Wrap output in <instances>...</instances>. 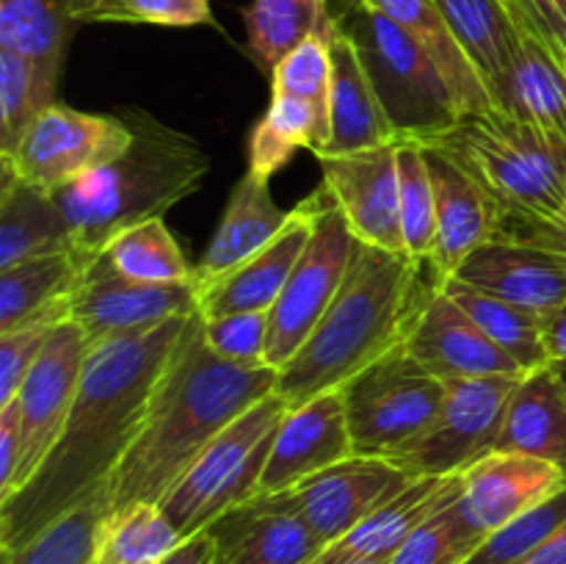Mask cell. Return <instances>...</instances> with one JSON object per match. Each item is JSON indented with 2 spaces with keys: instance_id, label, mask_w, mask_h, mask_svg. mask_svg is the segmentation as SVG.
<instances>
[{
  "instance_id": "6da1fadb",
  "label": "cell",
  "mask_w": 566,
  "mask_h": 564,
  "mask_svg": "<svg viewBox=\"0 0 566 564\" xmlns=\"http://www.w3.org/2000/svg\"><path fill=\"white\" fill-rule=\"evenodd\" d=\"M193 315L92 341L64 431L28 484L0 503V553L17 551L50 520L108 484L142 431Z\"/></svg>"
},
{
  "instance_id": "7a4b0ae2",
  "label": "cell",
  "mask_w": 566,
  "mask_h": 564,
  "mask_svg": "<svg viewBox=\"0 0 566 564\" xmlns=\"http://www.w3.org/2000/svg\"><path fill=\"white\" fill-rule=\"evenodd\" d=\"M276 370L216 357L193 315L158 382L147 420L111 476V514L136 503H160L193 459L238 415L274 393Z\"/></svg>"
},
{
  "instance_id": "3957f363",
  "label": "cell",
  "mask_w": 566,
  "mask_h": 564,
  "mask_svg": "<svg viewBox=\"0 0 566 564\" xmlns=\"http://www.w3.org/2000/svg\"><path fill=\"white\" fill-rule=\"evenodd\" d=\"M423 265L429 263L354 241L346 280L329 310L291 363L276 370L274 393L287 407L340 390L370 365L403 348L420 307L440 285L423 280Z\"/></svg>"
},
{
  "instance_id": "277c9868",
  "label": "cell",
  "mask_w": 566,
  "mask_h": 564,
  "mask_svg": "<svg viewBox=\"0 0 566 564\" xmlns=\"http://www.w3.org/2000/svg\"><path fill=\"white\" fill-rule=\"evenodd\" d=\"M415 144L451 160L486 194L495 238L566 247V153L536 127L497 111L464 114Z\"/></svg>"
},
{
  "instance_id": "5b68a950",
  "label": "cell",
  "mask_w": 566,
  "mask_h": 564,
  "mask_svg": "<svg viewBox=\"0 0 566 564\" xmlns=\"http://www.w3.org/2000/svg\"><path fill=\"white\" fill-rule=\"evenodd\" d=\"M133 144L94 175L53 194L75 236V252L97 263L122 230L147 219H164L169 208L199 191L210 160L186 133L144 111H125Z\"/></svg>"
},
{
  "instance_id": "8992f818",
  "label": "cell",
  "mask_w": 566,
  "mask_h": 564,
  "mask_svg": "<svg viewBox=\"0 0 566 564\" xmlns=\"http://www.w3.org/2000/svg\"><path fill=\"white\" fill-rule=\"evenodd\" d=\"M287 409L291 407L280 393L260 398L213 437L180 481L166 492L160 509L182 540L213 529L221 518L260 495L271 446Z\"/></svg>"
},
{
  "instance_id": "52a82bcc",
  "label": "cell",
  "mask_w": 566,
  "mask_h": 564,
  "mask_svg": "<svg viewBox=\"0 0 566 564\" xmlns=\"http://www.w3.org/2000/svg\"><path fill=\"white\" fill-rule=\"evenodd\" d=\"M337 22L357 42L401 142L434 136L462 116L440 66L401 25L357 0H346Z\"/></svg>"
},
{
  "instance_id": "ba28073f",
  "label": "cell",
  "mask_w": 566,
  "mask_h": 564,
  "mask_svg": "<svg viewBox=\"0 0 566 564\" xmlns=\"http://www.w3.org/2000/svg\"><path fill=\"white\" fill-rule=\"evenodd\" d=\"M310 202L315 213L313 236L293 265L280 299L269 310V341H265L263 363L274 370L291 363L293 354L304 346V341L324 318L346 280L354 241H357L324 188L310 194Z\"/></svg>"
},
{
  "instance_id": "9c48e42d",
  "label": "cell",
  "mask_w": 566,
  "mask_h": 564,
  "mask_svg": "<svg viewBox=\"0 0 566 564\" xmlns=\"http://www.w3.org/2000/svg\"><path fill=\"white\" fill-rule=\"evenodd\" d=\"M517 385L514 376L448 379L446 401L434 420L385 459L412 479L462 476L495 451L503 412Z\"/></svg>"
},
{
  "instance_id": "30bf717a",
  "label": "cell",
  "mask_w": 566,
  "mask_h": 564,
  "mask_svg": "<svg viewBox=\"0 0 566 564\" xmlns=\"http://www.w3.org/2000/svg\"><path fill=\"white\" fill-rule=\"evenodd\" d=\"M130 144L133 127L125 116L86 114L55 103L39 111L14 153L0 155V166L28 186L55 194L108 166Z\"/></svg>"
},
{
  "instance_id": "8fae6325",
  "label": "cell",
  "mask_w": 566,
  "mask_h": 564,
  "mask_svg": "<svg viewBox=\"0 0 566 564\" xmlns=\"http://www.w3.org/2000/svg\"><path fill=\"white\" fill-rule=\"evenodd\" d=\"M343 390L359 457H390L420 435L446 401V382L420 368L403 348L370 365Z\"/></svg>"
},
{
  "instance_id": "7c38bea8",
  "label": "cell",
  "mask_w": 566,
  "mask_h": 564,
  "mask_svg": "<svg viewBox=\"0 0 566 564\" xmlns=\"http://www.w3.org/2000/svg\"><path fill=\"white\" fill-rule=\"evenodd\" d=\"M92 341L75 321H64L50 332L42 354L22 379L20 390L11 401L17 404V435H20V468H17L14 487L9 498L20 487L28 484L50 448L61 437L81 385L83 363ZM3 498V501H9ZM0 501V503H3Z\"/></svg>"
},
{
  "instance_id": "4fadbf2b",
  "label": "cell",
  "mask_w": 566,
  "mask_h": 564,
  "mask_svg": "<svg viewBox=\"0 0 566 564\" xmlns=\"http://www.w3.org/2000/svg\"><path fill=\"white\" fill-rule=\"evenodd\" d=\"M409 481H415L412 476L396 468L390 459L354 453L298 481L291 490L263 495L260 501L302 518L324 545H332L343 534H348L359 520L398 495Z\"/></svg>"
},
{
  "instance_id": "5bb4252c",
  "label": "cell",
  "mask_w": 566,
  "mask_h": 564,
  "mask_svg": "<svg viewBox=\"0 0 566 564\" xmlns=\"http://www.w3.org/2000/svg\"><path fill=\"white\" fill-rule=\"evenodd\" d=\"M398 144L318 155V164L321 188L337 205L354 238L385 252L407 254L398 216Z\"/></svg>"
},
{
  "instance_id": "9a60e30c",
  "label": "cell",
  "mask_w": 566,
  "mask_h": 564,
  "mask_svg": "<svg viewBox=\"0 0 566 564\" xmlns=\"http://www.w3.org/2000/svg\"><path fill=\"white\" fill-rule=\"evenodd\" d=\"M451 280L545 321L566 302V247L495 238L475 249Z\"/></svg>"
},
{
  "instance_id": "2e32d148",
  "label": "cell",
  "mask_w": 566,
  "mask_h": 564,
  "mask_svg": "<svg viewBox=\"0 0 566 564\" xmlns=\"http://www.w3.org/2000/svg\"><path fill=\"white\" fill-rule=\"evenodd\" d=\"M403 352L437 379H481V376H514L525 370L497 348L475 321L453 302L440 285L429 293L409 330Z\"/></svg>"
},
{
  "instance_id": "e0dca14e",
  "label": "cell",
  "mask_w": 566,
  "mask_h": 564,
  "mask_svg": "<svg viewBox=\"0 0 566 564\" xmlns=\"http://www.w3.org/2000/svg\"><path fill=\"white\" fill-rule=\"evenodd\" d=\"M193 313H199L197 285H142L116 276L99 260L72 293L70 304V321L86 332L88 341L153 330Z\"/></svg>"
},
{
  "instance_id": "ac0fdd59",
  "label": "cell",
  "mask_w": 566,
  "mask_h": 564,
  "mask_svg": "<svg viewBox=\"0 0 566 564\" xmlns=\"http://www.w3.org/2000/svg\"><path fill=\"white\" fill-rule=\"evenodd\" d=\"M354 457L346 390H329L287 409L276 429L260 495H276L343 459Z\"/></svg>"
},
{
  "instance_id": "d6986e66",
  "label": "cell",
  "mask_w": 566,
  "mask_h": 564,
  "mask_svg": "<svg viewBox=\"0 0 566 564\" xmlns=\"http://www.w3.org/2000/svg\"><path fill=\"white\" fill-rule=\"evenodd\" d=\"M564 487L566 470L558 464L525 453L492 451L462 473L457 509L475 534L486 536Z\"/></svg>"
},
{
  "instance_id": "ffe728a7",
  "label": "cell",
  "mask_w": 566,
  "mask_h": 564,
  "mask_svg": "<svg viewBox=\"0 0 566 564\" xmlns=\"http://www.w3.org/2000/svg\"><path fill=\"white\" fill-rule=\"evenodd\" d=\"M313 202L307 197L291 210V221L269 247L243 260L230 274L219 276L210 285L197 288L199 315L219 318V315L230 313H260V310L269 313L280 299L293 265L302 258L310 236H313Z\"/></svg>"
},
{
  "instance_id": "44dd1931",
  "label": "cell",
  "mask_w": 566,
  "mask_h": 564,
  "mask_svg": "<svg viewBox=\"0 0 566 564\" xmlns=\"http://www.w3.org/2000/svg\"><path fill=\"white\" fill-rule=\"evenodd\" d=\"M462 476H420L409 481L398 495L381 503L376 512L359 520L348 534L326 545L310 564H354L390 562L398 547L434 512L457 501Z\"/></svg>"
},
{
  "instance_id": "7402d4cb",
  "label": "cell",
  "mask_w": 566,
  "mask_h": 564,
  "mask_svg": "<svg viewBox=\"0 0 566 564\" xmlns=\"http://www.w3.org/2000/svg\"><path fill=\"white\" fill-rule=\"evenodd\" d=\"M329 130V147L321 155H346L401 142L357 42L343 31L340 22L332 33Z\"/></svg>"
},
{
  "instance_id": "603a6c76",
  "label": "cell",
  "mask_w": 566,
  "mask_h": 564,
  "mask_svg": "<svg viewBox=\"0 0 566 564\" xmlns=\"http://www.w3.org/2000/svg\"><path fill=\"white\" fill-rule=\"evenodd\" d=\"M514 36L512 70H509L503 114L536 127L566 153V75L536 31L523 0L512 11Z\"/></svg>"
},
{
  "instance_id": "cb8c5ba5",
  "label": "cell",
  "mask_w": 566,
  "mask_h": 564,
  "mask_svg": "<svg viewBox=\"0 0 566 564\" xmlns=\"http://www.w3.org/2000/svg\"><path fill=\"white\" fill-rule=\"evenodd\" d=\"M426 155L437 202L429 269L437 280L446 282L475 249L497 236V213L486 194L459 166L431 149H426Z\"/></svg>"
},
{
  "instance_id": "d4e9b609",
  "label": "cell",
  "mask_w": 566,
  "mask_h": 564,
  "mask_svg": "<svg viewBox=\"0 0 566 564\" xmlns=\"http://www.w3.org/2000/svg\"><path fill=\"white\" fill-rule=\"evenodd\" d=\"M287 221H291V210H282L274 202L271 180L247 171L232 188L219 227L199 263L193 265V285H210L219 276L230 274L243 260L269 247L285 230Z\"/></svg>"
},
{
  "instance_id": "484cf974",
  "label": "cell",
  "mask_w": 566,
  "mask_h": 564,
  "mask_svg": "<svg viewBox=\"0 0 566 564\" xmlns=\"http://www.w3.org/2000/svg\"><path fill=\"white\" fill-rule=\"evenodd\" d=\"M216 564H310L324 542L285 509L252 501L213 525Z\"/></svg>"
},
{
  "instance_id": "4316f807",
  "label": "cell",
  "mask_w": 566,
  "mask_h": 564,
  "mask_svg": "<svg viewBox=\"0 0 566 564\" xmlns=\"http://www.w3.org/2000/svg\"><path fill=\"white\" fill-rule=\"evenodd\" d=\"M495 451L525 453L566 470V385L556 365L531 370L514 387Z\"/></svg>"
},
{
  "instance_id": "83f0119b",
  "label": "cell",
  "mask_w": 566,
  "mask_h": 564,
  "mask_svg": "<svg viewBox=\"0 0 566 564\" xmlns=\"http://www.w3.org/2000/svg\"><path fill=\"white\" fill-rule=\"evenodd\" d=\"M357 3L368 6L396 25H401L434 59L448 88H451L459 114H492V111H497L484 77L475 70L470 55L464 53L459 39L453 36L451 25L440 14L434 0H357Z\"/></svg>"
},
{
  "instance_id": "f1b7e54d",
  "label": "cell",
  "mask_w": 566,
  "mask_h": 564,
  "mask_svg": "<svg viewBox=\"0 0 566 564\" xmlns=\"http://www.w3.org/2000/svg\"><path fill=\"white\" fill-rule=\"evenodd\" d=\"M59 252H75V236L53 194L0 166V269Z\"/></svg>"
},
{
  "instance_id": "f546056e",
  "label": "cell",
  "mask_w": 566,
  "mask_h": 564,
  "mask_svg": "<svg viewBox=\"0 0 566 564\" xmlns=\"http://www.w3.org/2000/svg\"><path fill=\"white\" fill-rule=\"evenodd\" d=\"M72 22V0H0V50L22 55L53 100Z\"/></svg>"
},
{
  "instance_id": "4dcf8cb0",
  "label": "cell",
  "mask_w": 566,
  "mask_h": 564,
  "mask_svg": "<svg viewBox=\"0 0 566 564\" xmlns=\"http://www.w3.org/2000/svg\"><path fill=\"white\" fill-rule=\"evenodd\" d=\"M434 6L446 17L475 70L481 72L492 103L503 114L514 36H517L512 11L501 0H434Z\"/></svg>"
},
{
  "instance_id": "1f68e13d",
  "label": "cell",
  "mask_w": 566,
  "mask_h": 564,
  "mask_svg": "<svg viewBox=\"0 0 566 564\" xmlns=\"http://www.w3.org/2000/svg\"><path fill=\"white\" fill-rule=\"evenodd\" d=\"M329 136V116L315 105L287 94H271V105L249 133V171L271 180L298 149H310L315 158L326 153Z\"/></svg>"
},
{
  "instance_id": "d6a6232c",
  "label": "cell",
  "mask_w": 566,
  "mask_h": 564,
  "mask_svg": "<svg viewBox=\"0 0 566 564\" xmlns=\"http://www.w3.org/2000/svg\"><path fill=\"white\" fill-rule=\"evenodd\" d=\"M88 269L77 252L44 254L0 269V332L66 302Z\"/></svg>"
},
{
  "instance_id": "836d02e7",
  "label": "cell",
  "mask_w": 566,
  "mask_h": 564,
  "mask_svg": "<svg viewBox=\"0 0 566 564\" xmlns=\"http://www.w3.org/2000/svg\"><path fill=\"white\" fill-rule=\"evenodd\" d=\"M111 514V481L97 487L17 551L0 553V564H94Z\"/></svg>"
},
{
  "instance_id": "e575fe53",
  "label": "cell",
  "mask_w": 566,
  "mask_h": 564,
  "mask_svg": "<svg viewBox=\"0 0 566 564\" xmlns=\"http://www.w3.org/2000/svg\"><path fill=\"white\" fill-rule=\"evenodd\" d=\"M247 50L263 72L274 70L307 36L332 31L337 11L329 0H252L243 11Z\"/></svg>"
},
{
  "instance_id": "d590c367",
  "label": "cell",
  "mask_w": 566,
  "mask_h": 564,
  "mask_svg": "<svg viewBox=\"0 0 566 564\" xmlns=\"http://www.w3.org/2000/svg\"><path fill=\"white\" fill-rule=\"evenodd\" d=\"M97 260L122 280L142 285H193V263L164 219L122 230Z\"/></svg>"
},
{
  "instance_id": "8d00e7d4",
  "label": "cell",
  "mask_w": 566,
  "mask_h": 564,
  "mask_svg": "<svg viewBox=\"0 0 566 564\" xmlns=\"http://www.w3.org/2000/svg\"><path fill=\"white\" fill-rule=\"evenodd\" d=\"M442 288L475 321V326L497 348H503L525 374L551 365L545 335H542V321L536 315L525 313L517 304H509L503 299L490 296V293L475 291V288L464 285L459 280H446Z\"/></svg>"
},
{
  "instance_id": "74e56055",
  "label": "cell",
  "mask_w": 566,
  "mask_h": 564,
  "mask_svg": "<svg viewBox=\"0 0 566 564\" xmlns=\"http://www.w3.org/2000/svg\"><path fill=\"white\" fill-rule=\"evenodd\" d=\"M180 542L160 503H136L108 514L94 564H158Z\"/></svg>"
},
{
  "instance_id": "f35d334b",
  "label": "cell",
  "mask_w": 566,
  "mask_h": 564,
  "mask_svg": "<svg viewBox=\"0 0 566 564\" xmlns=\"http://www.w3.org/2000/svg\"><path fill=\"white\" fill-rule=\"evenodd\" d=\"M434 180L429 155L420 144H398V216L403 252L418 263H429L434 247Z\"/></svg>"
},
{
  "instance_id": "ab89813d",
  "label": "cell",
  "mask_w": 566,
  "mask_h": 564,
  "mask_svg": "<svg viewBox=\"0 0 566 564\" xmlns=\"http://www.w3.org/2000/svg\"><path fill=\"white\" fill-rule=\"evenodd\" d=\"M566 520V487L484 536L462 564H523Z\"/></svg>"
},
{
  "instance_id": "60d3db41",
  "label": "cell",
  "mask_w": 566,
  "mask_h": 564,
  "mask_svg": "<svg viewBox=\"0 0 566 564\" xmlns=\"http://www.w3.org/2000/svg\"><path fill=\"white\" fill-rule=\"evenodd\" d=\"M335 28L307 36L271 70V94L307 100L321 114L329 116L332 33Z\"/></svg>"
},
{
  "instance_id": "b9f144b4",
  "label": "cell",
  "mask_w": 566,
  "mask_h": 564,
  "mask_svg": "<svg viewBox=\"0 0 566 564\" xmlns=\"http://www.w3.org/2000/svg\"><path fill=\"white\" fill-rule=\"evenodd\" d=\"M55 100L44 92L36 72L22 55L0 50V155L14 153L17 142Z\"/></svg>"
},
{
  "instance_id": "7bdbcfd3",
  "label": "cell",
  "mask_w": 566,
  "mask_h": 564,
  "mask_svg": "<svg viewBox=\"0 0 566 564\" xmlns=\"http://www.w3.org/2000/svg\"><path fill=\"white\" fill-rule=\"evenodd\" d=\"M484 536L475 534L459 514L457 501L431 514L387 564H462Z\"/></svg>"
},
{
  "instance_id": "ee69618b",
  "label": "cell",
  "mask_w": 566,
  "mask_h": 564,
  "mask_svg": "<svg viewBox=\"0 0 566 564\" xmlns=\"http://www.w3.org/2000/svg\"><path fill=\"white\" fill-rule=\"evenodd\" d=\"M70 304L72 296L55 307H48L44 313L33 315V318L22 321V324L11 326V330L0 332V407H6L17 396L22 379L42 354L50 332L70 321Z\"/></svg>"
},
{
  "instance_id": "f6af8a7d",
  "label": "cell",
  "mask_w": 566,
  "mask_h": 564,
  "mask_svg": "<svg viewBox=\"0 0 566 564\" xmlns=\"http://www.w3.org/2000/svg\"><path fill=\"white\" fill-rule=\"evenodd\" d=\"M88 22H133V25L197 28L216 22L210 0H111L94 11Z\"/></svg>"
},
{
  "instance_id": "bcb514c9",
  "label": "cell",
  "mask_w": 566,
  "mask_h": 564,
  "mask_svg": "<svg viewBox=\"0 0 566 564\" xmlns=\"http://www.w3.org/2000/svg\"><path fill=\"white\" fill-rule=\"evenodd\" d=\"M205 341L216 357L238 365H265L269 341V313H230L219 318H202Z\"/></svg>"
},
{
  "instance_id": "7dc6e473",
  "label": "cell",
  "mask_w": 566,
  "mask_h": 564,
  "mask_svg": "<svg viewBox=\"0 0 566 564\" xmlns=\"http://www.w3.org/2000/svg\"><path fill=\"white\" fill-rule=\"evenodd\" d=\"M20 468V435H17V404L0 407V501L9 498Z\"/></svg>"
},
{
  "instance_id": "c3c4849f",
  "label": "cell",
  "mask_w": 566,
  "mask_h": 564,
  "mask_svg": "<svg viewBox=\"0 0 566 564\" xmlns=\"http://www.w3.org/2000/svg\"><path fill=\"white\" fill-rule=\"evenodd\" d=\"M216 534L213 529H205L199 534L182 540L175 551L158 564H216Z\"/></svg>"
},
{
  "instance_id": "681fc988",
  "label": "cell",
  "mask_w": 566,
  "mask_h": 564,
  "mask_svg": "<svg viewBox=\"0 0 566 564\" xmlns=\"http://www.w3.org/2000/svg\"><path fill=\"white\" fill-rule=\"evenodd\" d=\"M523 6L528 9V14H531V20H534L536 31L542 33L547 50H551L553 59L558 61V66H562L564 75H566V25L562 20H545V17L536 11V6L531 3V0H523Z\"/></svg>"
},
{
  "instance_id": "f907efd6",
  "label": "cell",
  "mask_w": 566,
  "mask_h": 564,
  "mask_svg": "<svg viewBox=\"0 0 566 564\" xmlns=\"http://www.w3.org/2000/svg\"><path fill=\"white\" fill-rule=\"evenodd\" d=\"M542 335L551 365H566V302L542 321Z\"/></svg>"
},
{
  "instance_id": "816d5d0a",
  "label": "cell",
  "mask_w": 566,
  "mask_h": 564,
  "mask_svg": "<svg viewBox=\"0 0 566 564\" xmlns=\"http://www.w3.org/2000/svg\"><path fill=\"white\" fill-rule=\"evenodd\" d=\"M523 564H566V520Z\"/></svg>"
},
{
  "instance_id": "f5cc1de1",
  "label": "cell",
  "mask_w": 566,
  "mask_h": 564,
  "mask_svg": "<svg viewBox=\"0 0 566 564\" xmlns=\"http://www.w3.org/2000/svg\"><path fill=\"white\" fill-rule=\"evenodd\" d=\"M111 0H72V20L75 22H88V17L97 9H103Z\"/></svg>"
},
{
  "instance_id": "db71d44e",
  "label": "cell",
  "mask_w": 566,
  "mask_h": 564,
  "mask_svg": "<svg viewBox=\"0 0 566 564\" xmlns=\"http://www.w3.org/2000/svg\"><path fill=\"white\" fill-rule=\"evenodd\" d=\"M531 3L536 6V11H539V14L545 17V20H558V17H556L558 0H531Z\"/></svg>"
},
{
  "instance_id": "11a10c76",
  "label": "cell",
  "mask_w": 566,
  "mask_h": 564,
  "mask_svg": "<svg viewBox=\"0 0 566 564\" xmlns=\"http://www.w3.org/2000/svg\"><path fill=\"white\" fill-rule=\"evenodd\" d=\"M556 17H558V20H562L564 25H566V0H558V6H556Z\"/></svg>"
},
{
  "instance_id": "9f6ffc18",
  "label": "cell",
  "mask_w": 566,
  "mask_h": 564,
  "mask_svg": "<svg viewBox=\"0 0 566 564\" xmlns=\"http://www.w3.org/2000/svg\"><path fill=\"white\" fill-rule=\"evenodd\" d=\"M501 3H503V6H506V9H509V11H514V9H517V3H520V0H501Z\"/></svg>"
},
{
  "instance_id": "6f0895ef",
  "label": "cell",
  "mask_w": 566,
  "mask_h": 564,
  "mask_svg": "<svg viewBox=\"0 0 566 564\" xmlns=\"http://www.w3.org/2000/svg\"><path fill=\"white\" fill-rule=\"evenodd\" d=\"M558 368V374H562V379H564V385H566V365H556Z\"/></svg>"
},
{
  "instance_id": "680465c9",
  "label": "cell",
  "mask_w": 566,
  "mask_h": 564,
  "mask_svg": "<svg viewBox=\"0 0 566 564\" xmlns=\"http://www.w3.org/2000/svg\"><path fill=\"white\" fill-rule=\"evenodd\" d=\"M354 564H387V562H354Z\"/></svg>"
}]
</instances>
